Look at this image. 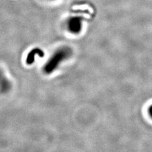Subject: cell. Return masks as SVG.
Segmentation results:
<instances>
[{
    "instance_id": "1",
    "label": "cell",
    "mask_w": 152,
    "mask_h": 152,
    "mask_svg": "<svg viewBox=\"0 0 152 152\" xmlns=\"http://www.w3.org/2000/svg\"><path fill=\"white\" fill-rule=\"evenodd\" d=\"M70 55V51L67 48H64L55 53L44 66V71L47 74H51L56 69L58 64L65 58H68Z\"/></svg>"
},
{
    "instance_id": "2",
    "label": "cell",
    "mask_w": 152,
    "mask_h": 152,
    "mask_svg": "<svg viewBox=\"0 0 152 152\" xmlns=\"http://www.w3.org/2000/svg\"><path fill=\"white\" fill-rule=\"evenodd\" d=\"M37 54L40 57H43L44 56V52L42 51L41 50L38 49V48H36L32 50L29 53L28 55V56L27 58V61L26 62L27 64L28 65H31L32 64L34 63V57L35 55Z\"/></svg>"
},
{
    "instance_id": "3",
    "label": "cell",
    "mask_w": 152,
    "mask_h": 152,
    "mask_svg": "<svg viewBox=\"0 0 152 152\" xmlns=\"http://www.w3.org/2000/svg\"><path fill=\"white\" fill-rule=\"evenodd\" d=\"M1 83H3L4 84V85H1V90L2 91H7V90L10 88V85H9V83L7 80H6L5 79V80H3L1 81Z\"/></svg>"
},
{
    "instance_id": "4",
    "label": "cell",
    "mask_w": 152,
    "mask_h": 152,
    "mask_svg": "<svg viewBox=\"0 0 152 152\" xmlns=\"http://www.w3.org/2000/svg\"><path fill=\"white\" fill-rule=\"evenodd\" d=\"M149 113L150 116L152 117V105H151L150 107L149 108Z\"/></svg>"
}]
</instances>
